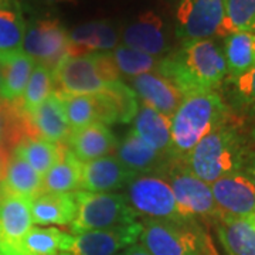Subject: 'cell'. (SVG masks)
I'll use <instances>...</instances> for the list:
<instances>
[{
    "mask_svg": "<svg viewBox=\"0 0 255 255\" xmlns=\"http://www.w3.org/2000/svg\"><path fill=\"white\" fill-rule=\"evenodd\" d=\"M65 147V143H53L38 137H24L14 147L13 153L26 160L43 177L63 157Z\"/></svg>",
    "mask_w": 255,
    "mask_h": 255,
    "instance_id": "cell-29",
    "label": "cell"
},
{
    "mask_svg": "<svg viewBox=\"0 0 255 255\" xmlns=\"http://www.w3.org/2000/svg\"><path fill=\"white\" fill-rule=\"evenodd\" d=\"M156 73L174 82L184 97L214 92L228 77L223 47L211 38L183 41L179 50L159 60Z\"/></svg>",
    "mask_w": 255,
    "mask_h": 255,
    "instance_id": "cell-1",
    "label": "cell"
},
{
    "mask_svg": "<svg viewBox=\"0 0 255 255\" xmlns=\"http://www.w3.org/2000/svg\"><path fill=\"white\" fill-rule=\"evenodd\" d=\"M0 255H3V254H1V251H0Z\"/></svg>",
    "mask_w": 255,
    "mask_h": 255,
    "instance_id": "cell-46",
    "label": "cell"
},
{
    "mask_svg": "<svg viewBox=\"0 0 255 255\" xmlns=\"http://www.w3.org/2000/svg\"><path fill=\"white\" fill-rule=\"evenodd\" d=\"M128 204L147 220L184 221L174 200L173 191L162 176L142 174L128 184Z\"/></svg>",
    "mask_w": 255,
    "mask_h": 255,
    "instance_id": "cell-8",
    "label": "cell"
},
{
    "mask_svg": "<svg viewBox=\"0 0 255 255\" xmlns=\"http://www.w3.org/2000/svg\"><path fill=\"white\" fill-rule=\"evenodd\" d=\"M118 160L132 173H157L162 172L169 156L160 153L137 136L133 130L128 133L125 139L117 146ZM159 172V173H160Z\"/></svg>",
    "mask_w": 255,
    "mask_h": 255,
    "instance_id": "cell-21",
    "label": "cell"
},
{
    "mask_svg": "<svg viewBox=\"0 0 255 255\" xmlns=\"http://www.w3.org/2000/svg\"><path fill=\"white\" fill-rule=\"evenodd\" d=\"M228 121V108L216 91L184 97L172 117L169 157L184 160L203 137Z\"/></svg>",
    "mask_w": 255,
    "mask_h": 255,
    "instance_id": "cell-2",
    "label": "cell"
},
{
    "mask_svg": "<svg viewBox=\"0 0 255 255\" xmlns=\"http://www.w3.org/2000/svg\"><path fill=\"white\" fill-rule=\"evenodd\" d=\"M74 196L77 214L70 226L75 234L121 227L136 221V213L122 194L77 190Z\"/></svg>",
    "mask_w": 255,
    "mask_h": 255,
    "instance_id": "cell-6",
    "label": "cell"
},
{
    "mask_svg": "<svg viewBox=\"0 0 255 255\" xmlns=\"http://www.w3.org/2000/svg\"><path fill=\"white\" fill-rule=\"evenodd\" d=\"M250 146L238 129L226 122L201 139L184 163L191 173L207 184L224 176L244 172Z\"/></svg>",
    "mask_w": 255,
    "mask_h": 255,
    "instance_id": "cell-3",
    "label": "cell"
},
{
    "mask_svg": "<svg viewBox=\"0 0 255 255\" xmlns=\"http://www.w3.org/2000/svg\"><path fill=\"white\" fill-rule=\"evenodd\" d=\"M224 17L226 0H179L176 36L183 41L220 36Z\"/></svg>",
    "mask_w": 255,
    "mask_h": 255,
    "instance_id": "cell-10",
    "label": "cell"
},
{
    "mask_svg": "<svg viewBox=\"0 0 255 255\" xmlns=\"http://www.w3.org/2000/svg\"><path fill=\"white\" fill-rule=\"evenodd\" d=\"M124 255H152L147 250H146L145 247L142 246V244H133V246L128 247L127 250H125V253Z\"/></svg>",
    "mask_w": 255,
    "mask_h": 255,
    "instance_id": "cell-40",
    "label": "cell"
},
{
    "mask_svg": "<svg viewBox=\"0 0 255 255\" xmlns=\"http://www.w3.org/2000/svg\"><path fill=\"white\" fill-rule=\"evenodd\" d=\"M247 221L253 226V227L255 228V214H253V216H250V217H247Z\"/></svg>",
    "mask_w": 255,
    "mask_h": 255,
    "instance_id": "cell-43",
    "label": "cell"
},
{
    "mask_svg": "<svg viewBox=\"0 0 255 255\" xmlns=\"http://www.w3.org/2000/svg\"><path fill=\"white\" fill-rule=\"evenodd\" d=\"M233 85V100L238 107L255 112V65L234 78H228Z\"/></svg>",
    "mask_w": 255,
    "mask_h": 255,
    "instance_id": "cell-37",
    "label": "cell"
},
{
    "mask_svg": "<svg viewBox=\"0 0 255 255\" xmlns=\"http://www.w3.org/2000/svg\"><path fill=\"white\" fill-rule=\"evenodd\" d=\"M68 31L57 18H37L26 26L23 53L51 73L68 55Z\"/></svg>",
    "mask_w": 255,
    "mask_h": 255,
    "instance_id": "cell-9",
    "label": "cell"
},
{
    "mask_svg": "<svg viewBox=\"0 0 255 255\" xmlns=\"http://www.w3.org/2000/svg\"><path fill=\"white\" fill-rule=\"evenodd\" d=\"M54 91L67 95H97L122 81L110 53L65 57L53 71Z\"/></svg>",
    "mask_w": 255,
    "mask_h": 255,
    "instance_id": "cell-4",
    "label": "cell"
},
{
    "mask_svg": "<svg viewBox=\"0 0 255 255\" xmlns=\"http://www.w3.org/2000/svg\"><path fill=\"white\" fill-rule=\"evenodd\" d=\"M136 174L132 173L114 156H104L82 163L81 189L92 193H110L129 184Z\"/></svg>",
    "mask_w": 255,
    "mask_h": 255,
    "instance_id": "cell-18",
    "label": "cell"
},
{
    "mask_svg": "<svg viewBox=\"0 0 255 255\" xmlns=\"http://www.w3.org/2000/svg\"><path fill=\"white\" fill-rule=\"evenodd\" d=\"M41 186L43 177L26 160L13 153L0 183V190L34 200L38 194H41Z\"/></svg>",
    "mask_w": 255,
    "mask_h": 255,
    "instance_id": "cell-27",
    "label": "cell"
},
{
    "mask_svg": "<svg viewBox=\"0 0 255 255\" xmlns=\"http://www.w3.org/2000/svg\"><path fill=\"white\" fill-rule=\"evenodd\" d=\"M216 230L227 255H255V228L246 219L219 217Z\"/></svg>",
    "mask_w": 255,
    "mask_h": 255,
    "instance_id": "cell-26",
    "label": "cell"
},
{
    "mask_svg": "<svg viewBox=\"0 0 255 255\" xmlns=\"http://www.w3.org/2000/svg\"><path fill=\"white\" fill-rule=\"evenodd\" d=\"M115 255H124V254H115Z\"/></svg>",
    "mask_w": 255,
    "mask_h": 255,
    "instance_id": "cell-45",
    "label": "cell"
},
{
    "mask_svg": "<svg viewBox=\"0 0 255 255\" xmlns=\"http://www.w3.org/2000/svg\"><path fill=\"white\" fill-rule=\"evenodd\" d=\"M162 173L173 191L177 210L183 219L190 221L196 217L219 219L220 211L210 184L191 173L183 159L169 157L160 172Z\"/></svg>",
    "mask_w": 255,
    "mask_h": 255,
    "instance_id": "cell-7",
    "label": "cell"
},
{
    "mask_svg": "<svg viewBox=\"0 0 255 255\" xmlns=\"http://www.w3.org/2000/svg\"><path fill=\"white\" fill-rule=\"evenodd\" d=\"M236 31L255 34V0H226V17L220 36L227 37Z\"/></svg>",
    "mask_w": 255,
    "mask_h": 255,
    "instance_id": "cell-34",
    "label": "cell"
},
{
    "mask_svg": "<svg viewBox=\"0 0 255 255\" xmlns=\"http://www.w3.org/2000/svg\"><path fill=\"white\" fill-rule=\"evenodd\" d=\"M24 137H28L27 115L20 101L9 102L0 98V143L14 150Z\"/></svg>",
    "mask_w": 255,
    "mask_h": 255,
    "instance_id": "cell-32",
    "label": "cell"
},
{
    "mask_svg": "<svg viewBox=\"0 0 255 255\" xmlns=\"http://www.w3.org/2000/svg\"><path fill=\"white\" fill-rule=\"evenodd\" d=\"M223 53L227 64L228 78L246 73L255 65V34L236 31L224 38Z\"/></svg>",
    "mask_w": 255,
    "mask_h": 255,
    "instance_id": "cell-31",
    "label": "cell"
},
{
    "mask_svg": "<svg viewBox=\"0 0 255 255\" xmlns=\"http://www.w3.org/2000/svg\"><path fill=\"white\" fill-rule=\"evenodd\" d=\"M77 214L74 193H41L31 201L33 223L38 226H67Z\"/></svg>",
    "mask_w": 255,
    "mask_h": 255,
    "instance_id": "cell-22",
    "label": "cell"
},
{
    "mask_svg": "<svg viewBox=\"0 0 255 255\" xmlns=\"http://www.w3.org/2000/svg\"><path fill=\"white\" fill-rule=\"evenodd\" d=\"M203 255H219L217 254V250L214 248V246H213V243L210 241L209 246H207V248H206V251H204V254Z\"/></svg>",
    "mask_w": 255,
    "mask_h": 255,
    "instance_id": "cell-42",
    "label": "cell"
},
{
    "mask_svg": "<svg viewBox=\"0 0 255 255\" xmlns=\"http://www.w3.org/2000/svg\"><path fill=\"white\" fill-rule=\"evenodd\" d=\"M170 125L172 119L157 112L147 104H139V110L135 117L133 132L146 145L160 153L169 156L170 147Z\"/></svg>",
    "mask_w": 255,
    "mask_h": 255,
    "instance_id": "cell-24",
    "label": "cell"
},
{
    "mask_svg": "<svg viewBox=\"0 0 255 255\" xmlns=\"http://www.w3.org/2000/svg\"><path fill=\"white\" fill-rule=\"evenodd\" d=\"M139 240L152 255H203L211 241L190 220H145Z\"/></svg>",
    "mask_w": 255,
    "mask_h": 255,
    "instance_id": "cell-5",
    "label": "cell"
},
{
    "mask_svg": "<svg viewBox=\"0 0 255 255\" xmlns=\"http://www.w3.org/2000/svg\"><path fill=\"white\" fill-rule=\"evenodd\" d=\"M142 234V223L121 227L87 231L74 236L71 255H115L121 250L136 244Z\"/></svg>",
    "mask_w": 255,
    "mask_h": 255,
    "instance_id": "cell-14",
    "label": "cell"
},
{
    "mask_svg": "<svg viewBox=\"0 0 255 255\" xmlns=\"http://www.w3.org/2000/svg\"><path fill=\"white\" fill-rule=\"evenodd\" d=\"M102 92L107 97V100L110 101L111 107L117 117V122L128 124L136 117V112L139 110L137 95L125 82H112L110 87Z\"/></svg>",
    "mask_w": 255,
    "mask_h": 255,
    "instance_id": "cell-36",
    "label": "cell"
},
{
    "mask_svg": "<svg viewBox=\"0 0 255 255\" xmlns=\"http://www.w3.org/2000/svg\"><path fill=\"white\" fill-rule=\"evenodd\" d=\"M82 162L65 147L63 157L43 176L41 193H71L81 189Z\"/></svg>",
    "mask_w": 255,
    "mask_h": 255,
    "instance_id": "cell-28",
    "label": "cell"
},
{
    "mask_svg": "<svg viewBox=\"0 0 255 255\" xmlns=\"http://www.w3.org/2000/svg\"><path fill=\"white\" fill-rule=\"evenodd\" d=\"M111 54L121 75L124 74L130 78L146 73H155L159 67V60L156 57L129 48L124 44L115 47Z\"/></svg>",
    "mask_w": 255,
    "mask_h": 255,
    "instance_id": "cell-33",
    "label": "cell"
},
{
    "mask_svg": "<svg viewBox=\"0 0 255 255\" xmlns=\"http://www.w3.org/2000/svg\"><path fill=\"white\" fill-rule=\"evenodd\" d=\"M43 4H48V6H53V4H61V3H75L77 0H37Z\"/></svg>",
    "mask_w": 255,
    "mask_h": 255,
    "instance_id": "cell-41",
    "label": "cell"
},
{
    "mask_svg": "<svg viewBox=\"0 0 255 255\" xmlns=\"http://www.w3.org/2000/svg\"><path fill=\"white\" fill-rule=\"evenodd\" d=\"M36 63L26 53L0 55V98L16 102L21 100Z\"/></svg>",
    "mask_w": 255,
    "mask_h": 255,
    "instance_id": "cell-23",
    "label": "cell"
},
{
    "mask_svg": "<svg viewBox=\"0 0 255 255\" xmlns=\"http://www.w3.org/2000/svg\"><path fill=\"white\" fill-rule=\"evenodd\" d=\"M55 94L61 101L64 114L71 130L87 127L94 122H100L107 127L117 124L115 112L104 92L97 95H67L60 92Z\"/></svg>",
    "mask_w": 255,
    "mask_h": 255,
    "instance_id": "cell-15",
    "label": "cell"
},
{
    "mask_svg": "<svg viewBox=\"0 0 255 255\" xmlns=\"http://www.w3.org/2000/svg\"><path fill=\"white\" fill-rule=\"evenodd\" d=\"M53 92H54L53 74L46 67L36 64L28 78L23 97L20 100V105L23 111L28 114L36 110L40 104H43Z\"/></svg>",
    "mask_w": 255,
    "mask_h": 255,
    "instance_id": "cell-35",
    "label": "cell"
},
{
    "mask_svg": "<svg viewBox=\"0 0 255 255\" xmlns=\"http://www.w3.org/2000/svg\"><path fill=\"white\" fill-rule=\"evenodd\" d=\"M130 85L142 102L172 119L184 100L183 92L167 77L159 73H146L130 78Z\"/></svg>",
    "mask_w": 255,
    "mask_h": 255,
    "instance_id": "cell-16",
    "label": "cell"
},
{
    "mask_svg": "<svg viewBox=\"0 0 255 255\" xmlns=\"http://www.w3.org/2000/svg\"><path fill=\"white\" fill-rule=\"evenodd\" d=\"M64 255H71V254H68V253H67V254H64Z\"/></svg>",
    "mask_w": 255,
    "mask_h": 255,
    "instance_id": "cell-44",
    "label": "cell"
},
{
    "mask_svg": "<svg viewBox=\"0 0 255 255\" xmlns=\"http://www.w3.org/2000/svg\"><path fill=\"white\" fill-rule=\"evenodd\" d=\"M254 142H255V132H254ZM251 182L255 184V145L254 147H250V153H248V159H247L246 167H244V172Z\"/></svg>",
    "mask_w": 255,
    "mask_h": 255,
    "instance_id": "cell-39",
    "label": "cell"
},
{
    "mask_svg": "<svg viewBox=\"0 0 255 255\" xmlns=\"http://www.w3.org/2000/svg\"><path fill=\"white\" fill-rule=\"evenodd\" d=\"M11 155H13V150H10L9 147H6V146L0 143V183L4 177V173H6V169H7V164H9Z\"/></svg>",
    "mask_w": 255,
    "mask_h": 255,
    "instance_id": "cell-38",
    "label": "cell"
},
{
    "mask_svg": "<svg viewBox=\"0 0 255 255\" xmlns=\"http://www.w3.org/2000/svg\"><path fill=\"white\" fill-rule=\"evenodd\" d=\"M74 236L55 227H31L23 240V255L70 254Z\"/></svg>",
    "mask_w": 255,
    "mask_h": 255,
    "instance_id": "cell-30",
    "label": "cell"
},
{
    "mask_svg": "<svg viewBox=\"0 0 255 255\" xmlns=\"http://www.w3.org/2000/svg\"><path fill=\"white\" fill-rule=\"evenodd\" d=\"M119 31L107 20L88 21L68 33V57L105 53L118 46Z\"/></svg>",
    "mask_w": 255,
    "mask_h": 255,
    "instance_id": "cell-19",
    "label": "cell"
},
{
    "mask_svg": "<svg viewBox=\"0 0 255 255\" xmlns=\"http://www.w3.org/2000/svg\"><path fill=\"white\" fill-rule=\"evenodd\" d=\"M220 217L247 219L255 214V184L246 173H233L211 183Z\"/></svg>",
    "mask_w": 255,
    "mask_h": 255,
    "instance_id": "cell-12",
    "label": "cell"
},
{
    "mask_svg": "<svg viewBox=\"0 0 255 255\" xmlns=\"http://www.w3.org/2000/svg\"><path fill=\"white\" fill-rule=\"evenodd\" d=\"M28 137H38L53 143H63L71 133L61 101L53 92L36 110L26 112Z\"/></svg>",
    "mask_w": 255,
    "mask_h": 255,
    "instance_id": "cell-17",
    "label": "cell"
},
{
    "mask_svg": "<svg viewBox=\"0 0 255 255\" xmlns=\"http://www.w3.org/2000/svg\"><path fill=\"white\" fill-rule=\"evenodd\" d=\"M31 201L0 190V251L3 255H23V240L33 227Z\"/></svg>",
    "mask_w": 255,
    "mask_h": 255,
    "instance_id": "cell-11",
    "label": "cell"
},
{
    "mask_svg": "<svg viewBox=\"0 0 255 255\" xmlns=\"http://www.w3.org/2000/svg\"><path fill=\"white\" fill-rule=\"evenodd\" d=\"M118 146L110 128L94 122L80 129H73L67 139V147L80 162H91L108 156Z\"/></svg>",
    "mask_w": 255,
    "mask_h": 255,
    "instance_id": "cell-20",
    "label": "cell"
},
{
    "mask_svg": "<svg viewBox=\"0 0 255 255\" xmlns=\"http://www.w3.org/2000/svg\"><path fill=\"white\" fill-rule=\"evenodd\" d=\"M26 20L18 0H0V55L23 51Z\"/></svg>",
    "mask_w": 255,
    "mask_h": 255,
    "instance_id": "cell-25",
    "label": "cell"
},
{
    "mask_svg": "<svg viewBox=\"0 0 255 255\" xmlns=\"http://www.w3.org/2000/svg\"><path fill=\"white\" fill-rule=\"evenodd\" d=\"M124 46L153 57H162L169 51V31L160 14L146 10L137 14L121 33Z\"/></svg>",
    "mask_w": 255,
    "mask_h": 255,
    "instance_id": "cell-13",
    "label": "cell"
}]
</instances>
